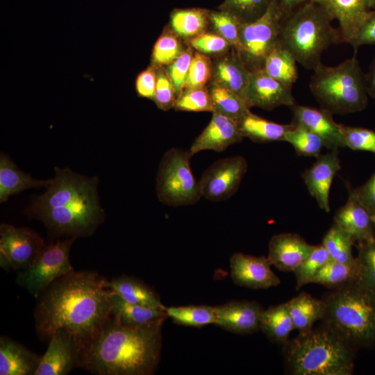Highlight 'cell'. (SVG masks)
Returning a JSON list of instances; mask_svg holds the SVG:
<instances>
[{
	"instance_id": "cell-1",
	"label": "cell",
	"mask_w": 375,
	"mask_h": 375,
	"mask_svg": "<svg viewBox=\"0 0 375 375\" xmlns=\"http://www.w3.org/2000/svg\"><path fill=\"white\" fill-rule=\"evenodd\" d=\"M106 279L96 272L73 271L51 283L37 298L35 328L44 338L62 329L80 353L112 317Z\"/></svg>"
},
{
	"instance_id": "cell-2",
	"label": "cell",
	"mask_w": 375,
	"mask_h": 375,
	"mask_svg": "<svg viewBox=\"0 0 375 375\" xmlns=\"http://www.w3.org/2000/svg\"><path fill=\"white\" fill-rule=\"evenodd\" d=\"M166 318L128 326L111 319L81 351L78 367L98 375H150L157 368Z\"/></svg>"
},
{
	"instance_id": "cell-3",
	"label": "cell",
	"mask_w": 375,
	"mask_h": 375,
	"mask_svg": "<svg viewBox=\"0 0 375 375\" xmlns=\"http://www.w3.org/2000/svg\"><path fill=\"white\" fill-rule=\"evenodd\" d=\"M97 185V177L56 167L46 191L32 199L25 212L41 221L52 235L75 238L90 235L104 219Z\"/></svg>"
},
{
	"instance_id": "cell-4",
	"label": "cell",
	"mask_w": 375,
	"mask_h": 375,
	"mask_svg": "<svg viewBox=\"0 0 375 375\" xmlns=\"http://www.w3.org/2000/svg\"><path fill=\"white\" fill-rule=\"evenodd\" d=\"M318 3L310 1L285 16L280 31L279 44L307 69L322 63L323 53L331 45L342 42L340 31Z\"/></svg>"
},
{
	"instance_id": "cell-5",
	"label": "cell",
	"mask_w": 375,
	"mask_h": 375,
	"mask_svg": "<svg viewBox=\"0 0 375 375\" xmlns=\"http://www.w3.org/2000/svg\"><path fill=\"white\" fill-rule=\"evenodd\" d=\"M286 360L296 375H350L351 344L328 327L299 333L286 343Z\"/></svg>"
},
{
	"instance_id": "cell-6",
	"label": "cell",
	"mask_w": 375,
	"mask_h": 375,
	"mask_svg": "<svg viewBox=\"0 0 375 375\" xmlns=\"http://www.w3.org/2000/svg\"><path fill=\"white\" fill-rule=\"evenodd\" d=\"M324 301L326 327L351 345L375 344L374 293L353 282L337 288Z\"/></svg>"
},
{
	"instance_id": "cell-7",
	"label": "cell",
	"mask_w": 375,
	"mask_h": 375,
	"mask_svg": "<svg viewBox=\"0 0 375 375\" xmlns=\"http://www.w3.org/2000/svg\"><path fill=\"white\" fill-rule=\"evenodd\" d=\"M309 87L321 108L333 115L360 112L367 106L365 74L355 56L333 67L321 63Z\"/></svg>"
},
{
	"instance_id": "cell-8",
	"label": "cell",
	"mask_w": 375,
	"mask_h": 375,
	"mask_svg": "<svg viewBox=\"0 0 375 375\" xmlns=\"http://www.w3.org/2000/svg\"><path fill=\"white\" fill-rule=\"evenodd\" d=\"M188 150L168 149L163 155L158 169L156 190L159 201L170 206L193 205L202 197L199 181L190 166Z\"/></svg>"
},
{
	"instance_id": "cell-9",
	"label": "cell",
	"mask_w": 375,
	"mask_h": 375,
	"mask_svg": "<svg viewBox=\"0 0 375 375\" xmlns=\"http://www.w3.org/2000/svg\"><path fill=\"white\" fill-rule=\"evenodd\" d=\"M285 16L276 0H272L266 12L259 19L240 24L238 52L250 72L264 69L266 59L279 43Z\"/></svg>"
},
{
	"instance_id": "cell-10",
	"label": "cell",
	"mask_w": 375,
	"mask_h": 375,
	"mask_svg": "<svg viewBox=\"0 0 375 375\" xmlns=\"http://www.w3.org/2000/svg\"><path fill=\"white\" fill-rule=\"evenodd\" d=\"M76 239L45 245L33 264L18 274L16 282L37 299L57 278L74 271L69 256Z\"/></svg>"
},
{
	"instance_id": "cell-11",
	"label": "cell",
	"mask_w": 375,
	"mask_h": 375,
	"mask_svg": "<svg viewBox=\"0 0 375 375\" xmlns=\"http://www.w3.org/2000/svg\"><path fill=\"white\" fill-rule=\"evenodd\" d=\"M44 246L43 239L31 229L8 224L0 226V265L6 271L27 269Z\"/></svg>"
},
{
	"instance_id": "cell-12",
	"label": "cell",
	"mask_w": 375,
	"mask_h": 375,
	"mask_svg": "<svg viewBox=\"0 0 375 375\" xmlns=\"http://www.w3.org/2000/svg\"><path fill=\"white\" fill-rule=\"evenodd\" d=\"M247 167L246 159L241 156L217 160L199 180L201 197L212 201L228 199L238 190Z\"/></svg>"
},
{
	"instance_id": "cell-13",
	"label": "cell",
	"mask_w": 375,
	"mask_h": 375,
	"mask_svg": "<svg viewBox=\"0 0 375 375\" xmlns=\"http://www.w3.org/2000/svg\"><path fill=\"white\" fill-rule=\"evenodd\" d=\"M244 100L247 106L271 110L294 102L292 88L272 77L264 69L251 72Z\"/></svg>"
},
{
	"instance_id": "cell-14",
	"label": "cell",
	"mask_w": 375,
	"mask_h": 375,
	"mask_svg": "<svg viewBox=\"0 0 375 375\" xmlns=\"http://www.w3.org/2000/svg\"><path fill=\"white\" fill-rule=\"evenodd\" d=\"M271 265L267 257L235 253L230 258L231 276L235 284L251 289L275 287L281 281Z\"/></svg>"
},
{
	"instance_id": "cell-15",
	"label": "cell",
	"mask_w": 375,
	"mask_h": 375,
	"mask_svg": "<svg viewBox=\"0 0 375 375\" xmlns=\"http://www.w3.org/2000/svg\"><path fill=\"white\" fill-rule=\"evenodd\" d=\"M80 350L73 338L59 329L49 338L48 348L40 358L35 375H65L78 367Z\"/></svg>"
},
{
	"instance_id": "cell-16",
	"label": "cell",
	"mask_w": 375,
	"mask_h": 375,
	"mask_svg": "<svg viewBox=\"0 0 375 375\" xmlns=\"http://www.w3.org/2000/svg\"><path fill=\"white\" fill-rule=\"evenodd\" d=\"M208 124L196 138L190 149V156L206 150L225 151L232 144L240 142L244 137L238 120L217 112H212Z\"/></svg>"
},
{
	"instance_id": "cell-17",
	"label": "cell",
	"mask_w": 375,
	"mask_h": 375,
	"mask_svg": "<svg viewBox=\"0 0 375 375\" xmlns=\"http://www.w3.org/2000/svg\"><path fill=\"white\" fill-rule=\"evenodd\" d=\"M293 119L292 123L307 128L318 135L324 147L331 149L346 147L341 124L336 123L329 111L294 103L290 107Z\"/></svg>"
},
{
	"instance_id": "cell-18",
	"label": "cell",
	"mask_w": 375,
	"mask_h": 375,
	"mask_svg": "<svg viewBox=\"0 0 375 375\" xmlns=\"http://www.w3.org/2000/svg\"><path fill=\"white\" fill-rule=\"evenodd\" d=\"M340 168L338 151L333 149L318 156L317 160L303 174L310 194L315 199L319 207L326 212L330 211V189Z\"/></svg>"
},
{
	"instance_id": "cell-19",
	"label": "cell",
	"mask_w": 375,
	"mask_h": 375,
	"mask_svg": "<svg viewBox=\"0 0 375 375\" xmlns=\"http://www.w3.org/2000/svg\"><path fill=\"white\" fill-rule=\"evenodd\" d=\"M321 6L340 25L343 42L351 44L371 10L370 0H311Z\"/></svg>"
},
{
	"instance_id": "cell-20",
	"label": "cell",
	"mask_w": 375,
	"mask_h": 375,
	"mask_svg": "<svg viewBox=\"0 0 375 375\" xmlns=\"http://www.w3.org/2000/svg\"><path fill=\"white\" fill-rule=\"evenodd\" d=\"M215 324L237 334H249L260 329L262 307L255 301H233L214 307Z\"/></svg>"
},
{
	"instance_id": "cell-21",
	"label": "cell",
	"mask_w": 375,
	"mask_h": 375,
	"mask_svg": "<svg viewBox=\"0 0 375 375\" xmlns=\"http://www.w3.org/2000/svg\"><path fill=\"white\" fill-rule=\"evenodd\" d=\"M314 245L297 233L274 235L269 243L268 259L283 272H294L310 254Z\"/></svg>"
},
{
	"instance_id": "cell-22",
	"label": "cell",
	"mask_w": 375,
	"mask_h": 375,
	"mask_svg": "<svg viewBox=\"0 0 375 375\" xmlns=\"http://www.w3.org/2000/svg\"><path fill=\"white\" fill-rule=\"evenodd\" d=\"M333 220L354 245L375 239L372 215L349 192L347 201L337 210Z\"/></svg>"
},
{
	"instance_id": "cell-23",
	"label": "cell",
	"mask_w": 375,
	"mask_h": 375,
	"mask_svg": "<svg viewBox=\"0 0 375 375\" xmlns=\"http://www.w3.org/2000/svg\"><path fill=\"white\" fill-rule=\"evenodd\" d=\"M250 73L238 51L232 47L212 62L211 81L228 88L244 99Z\"/></svg>"
},
{
	"instance_id": "cell-24",
	"label": "cell",
	"mask_w": 375,
	"mask_h": 375,
	"mask_svg": "<svg viewBox=\"0 0 375 375\" xmlns=\"http://www.w3.org/2000/svg\"><path fill=\"white\" fill-rule=\"evenodd\" d=\"M41 358L6 336L0 338V375H35Z\"/></svg>"
},
{
	"instance_id": "cell-25",
	"label": "cell",
	"mask_w": 375,
	"mask_h": 375,
	"mask_svg": "<svg viewBox=\"0 0 375 375\" xmlns=\"http://www.w3.org/2000/svg\"><path fill=\"white\" fill-rule=\"evenodd\" d=\"M50 179L33 178L19 169L15 162L3 153L0 155V202L8 201L12 195L31 188L47 187Z\"/></svg>"
},
{
	"instance_id": "cell-26",
	"label": "cell",
	"mask_w": 375,
	"mask_h": 375,
	"mask_svg": "<svg viewBox=\"0 0 375 375\" xmlns=\"http://www.w3.org/2000/svg\"><path fill=\"white\" fill-rule=\"evenodd\" d=\"M106 288L125 301L140 306L165 310L158 296L150 288L133 277L122 276L106 281Z\"/></svg>"
},
{
	"instance_id": "cell-27",
	"label": "cell",
	"mask_w": 375,
	"mask_h": 375,
	"mask_svg": "<svg viewBox=\"0 0 375 375\" xmlns=\"http://www.w3.org/2000/svg\"><path fill=\"white\" fill-rule=\"evenodd\" d=\"M110 299L112 317L124 326H138L168 317L165 310L129 303L112 291Z\"/></svg>"
},
{
	"instance_id": "cell-28",
	"label": "cell",
	"mask_w": 375,
	"mask_h": 375,
	"mask_svg": "<svg viewBox=\"0 0 375 375\" xmlns=\"http://www.w3.org/2000/svg\"><path fill=\"white\" fill-rule=\"evenodd\" d=\"M241 133L255 142L284 141L290 124H281L262 118L249 111L238 120Z\"/></svg>"
},
{
	"instance_id": "cell-29",
	"label": "cell",
	"mask_w": 375,
	"mask_h": 375,
	"mask_svg": "<svg viewBox=\"0 0 375 375\" xmlns=\"http://www.w3.org/2000/svg\"><path fill=\"white\" fill-rule=\"evenodd\" d=\"M286 303L295 329L299 333L312 329L314 323L322 319L325 314L324 300L315 299L306 292L300 293Z\"/></svg>"
},
{
	"instance_id": "cell-30",
	"label": "cell",
	"mask_w": 375,
	"mask_h": 375,
	"mask_svg": "<svg viewBox=\"0 0 375 375\" xmlns=\"http://www.w3.org/2000/svg\"><path fill=\"white\" fill-rule=\"evenodd\" d=\"M209 10L201 8L175 9L170 15V28L187 40L206 32L209 26Z\"/></svg>"
},
{
	"instance_id": "cell-31",
	"label": "cell",
	"mask_w": 375,
	"mask_h": 375,
	"mask_svg": "<svg viewBox=\"0 0 375 375\" xmlns=\"http://www.w3.org/2000/svg\"><path fill=\"white\" fill-rule=\"evenodd\" d=\"M260 329L272 340L285 344L290 333L295 329L287 303L263 310Z\"/></svg>"
},
{
	"instance_id": "cell-32",
	"label": "cell",
	"mask_w": 375,
	"mask_h": 375,
	"mask_svg": "<svg viewBox=\"0 0 375 375\" xmlns=\"http://www.w3.org/2000/svg\"><path fill=\"white\" fill-rule=\"evenodd\" d=\"M214 111L238 120L250 111L244 100L228 88L210 81L208 86Z\"/></svg>"
},
{
	"instance_id": "cell-33",
	"label": "cell",
	"mask_w": 375,
	"mask_h": 375,
	"mask_svg": "<svg viewBox=\"0 0 375 375\" xmlns=\"http://www.w3.org/2000/svg\"><path fill=\"white\" fill-rule=\"evenodd\" d=\"M264 69L272 77L290 88L298 78L296 60L279 44L266 59Z\"/></svg>"
},
{
	"instance_id": "cell-34",
	"label": "cell",
	"mask_w": 375,
	"mask_h": 375,
	"mask_svg": "<svg viewBox=\"0 0 375 375\" xmlns=\"http://www.w3.org/2000/svg\"><path fill=\"white\" fill-rule=\"evenodd\" d=\"M357 268L353 263H344L331 259L317 272L310 283L337 288L356 281Z\"/></svg>"
},
{
	"instance_id": "cell-35",
	"label": "cell",
	"mask_w": 375,
	"mask_h": 375,
	"mask_svg": "<svg viewBox=\"0 0 375 375\" xmlns=\"http://www.w3.org/2000/svg\"><path fill=\"white\" fill-rule=\"evenodd\" d=\"M284 142L290 143L299 156L317 157L324 144L315 133L298 124L291 123L287 131Z\"/></svg>"
},
{
	"instance_id": "cell-36",
	"label": "cell",
	"mask_w": 375,
	"mask_h": 375,
	"mask_svg": "<svg viewBox=\"0 0 375 375\" xmlns=\"http://www.w3.org/2000/svg\"><path fill=\"white\" fill-rule=\"evenodd\" d=\"M165 311L175 323L181 325L201 327L215 322L214 307L209 306H172Z\"/></svg>"
},
{
	"instance_id": "cell-37",
	"label": "cell",
	"mask_w": 375,
	"mask_h": 375,
	"mask_svg": "<svg viewBox=\"0 0 375 375\" xmlns=\"http://www.w3.org/2000/svg\"><path fill=\"white\" fill-rule=\"evenodd\" d=\"M356 283L375 294V239L356 244Z\"/></svg>"
},
{
	"instance_id": "cell-38",
	"label": "cell",
	"mask_w": 375,
	"mask_h": 375,
	"mask_svg": "<svg viewBox=\"0 0 375 375\" xmlns=\"http://www.w3.org/2000/svg\"><path fill=\"white\" fill-rule=\"evenodd\" d=\"M322 244L329 253L332 259L344 263L355 262L356 257L352 253V247L354 243L336 224L333 223L326 232Z\"/></svg>"
},
{
	"instance_id": "cell-39",
	"label": "cell",
	"mask_w": 375,
	"mask_h": 375,
	"mask_svg": "<svg viewBox=\"0 0 375 375\" xmlns=\"http://www.w3.org/2000/svg\"><path fill=\"white\" fill-rule=\"evenodd\" d=\"M183 46L173 31L164 32L156 42L151 54V65L167 67L183 52Z\"/></svg>"
},
{
	"instance_id": "cell-40",
	"label": "cell",
	"mask_w": 375,
	"mask_h": 375,
	"mask_svg": "<svg viewBox=\"0 0 375 375\" xmlns=\"http://www.w3.org/2000/svg\"><path fill=\"white\" fill-rule=\"evenodd\" d=\"M272 0H224L218 9L228 11L240 24L249 23L262 17Z\"/></svg>"
},
{
	"instance_id": "cell-41",
	"label": "cell",
	"mask_w": 375,
	"mask_h": 375,
	"mask_svg": "<svg viewBox=\"0 0 375 375\" xmlns=\"http://www.w3.org/2000/svg\"><path fill=\"white\" fill-rule=\"evenodd\" d=\"M209 25L214 33L224 38L232 47L238 51L240 48L239 28L240 23L228 11L217 9L209 10Z\"/></svg>"
},
{
	"instance_id": "cell-42",
	"label": "cell",
	"mask_w": 375,
	"mask_h": 375,
	"mask_svg": "<svg viewBox=\"0 0 375 375\" xmlns=\"http://www.w3.org/2000/svg\"><path fill=\"white\" fill-rule=\"evenodd\" d=\"M331 259L322 244L315 246L308 257L293 272L297 280V290L310 283L317 272Z\"/></svg>"
},
{
	"instance_id": "cell-43",
	"label": "cell",
	"mask_w": 375,
	"mask_h": 375,
	"mask_svg": "<svg viewBox=\"0 0 375 375\" xmlns=\"http://www.w3.org/2000/svg\"><path fill=\"white\" fill-rule=\"evenodd\" d=\"M174 109L180 111L212 112L214 108L208 88L184 90L178 97Z\"/></svg>"
},
{
	"instance_id": "cell-44",
	"label": "cell",
	"mask_w": 375,
	"mask_h": 375,
	"mask_svg": "<svg viewBox=\"0 0 375 375\" xmlns=\"http://www.w3.org/2000/svg\"><path fill=\"white\" fill-rule=\"evenodd\" d=\"M212 74V62L210 57L197 51L194 53L184 90L206 87L211 81Z\"/></svg>"
},
{
	"instance_id": "cell-45",
	"label": "cell",
	"mask_w": 375,
	"mask_h": 375,
	"mask_svg": "<svg viewBox=\"0 0 375 375\" xmlns=\"http://www.w3.org/2000/svg\"><path fill=\"white\" fill-rule=\"evenodd\" d=\"M188 42L197 52L215 58L224 55L232 48L228 42L215 33H202L188 40Z\"/></svg>"
},
{
	"instance_id": "cell-46",
	"label": "cell",
	"mask_w": 375,
	"mask_h": 375,
	"mask_svg": "<svg viewBox=\"0 0 375 375\" xmlns=\"http://www.w3.org/2000/svg\"><path fill=\"white\" fill-rule=\"evenodd\" d=\"M346 147L354 151L375 153V131L371 129L341 124Z\"/></svg>"
},
{
	"instance_id": "cell-47",
	"label": "cell",
	"mask_w": 375,
	"mask_h": 375,
	"mask_svg": "<svg viewBox=\"0 0 375 375\" xmlns=\"http://www.w3.org/2000/svg\"><path fill=\"white\" fill-rule=\"evenodd\" d=\"M157 83L153 101L158 108L169 110L174 108L178 95L166 68L156 67Z\"/></svg>"
},
{
	"instance_id": "cell-48",
	"label": "cell",
	"mask_w": 375,
	"mask_h": 375,
	"mask_svg": "<svg viewBox=\"0 0 375 375\" xmlns=\"http://www.w3.org/2000/svg\"><path fill=\"white\" fill-rule=\"evenodd\" d=\"M194 55L190 46L171 65L166 67L178 97L183 92L185 83Z\"/></svg>"
},
{
	"instance_id": "cell-49",
	"label": "cell",
	"mask_w": 375,
	"mask_h": 375,
	"mask_svg": "<svg viewBox=\"0 0 375 375\" xmlns=\"http://www.w3.org/2000/svg\"><path fill=\"white\" fill-rule=\"evenodd\" d=\"M157 83L156 68L150 65L141 72L135 80V90L139 97L153 99Z\"/></svg>"
},
{
	"instance_id": "cell-50",
	"label": "cell",
	"mask_w": 375,
	"mask_h": 375,
	"mask_svg": "<svg viewBox=\"0 0 375 375\" xmlns=\"http://www.w3.org/2000/svg\"><path fill=\"white\" fill-rule=\"evenodd\" d=\"M371 215H375V172L361 186L349 192Z\"/></svg>"
},
{
	"instance_id": "cell-51",
	"label": "cell",
	"mask_w": 375,
	"mask_h": 375,
	"mask_svg": "<svg viewBox=\"0 0 375 375\" xmlns=\"http://www.w3.org/2000/svg\"><path fill=\"white\" fill-rule=\"evenodd\" d=\"M368 44L375 45V10H371L351 45L356 51L360 47Z\"/></svg>"
},
{
	"instance_id": "cell-52",
	"label": "cell",
	"mask_w": 375,
	"mask_h": 375,
	"mask_svg": "<svg viewBox=\"0 0 375 375\" xmlns=\"http://www.w3.org/2000/svg\"><path fill=\"white\" fill-rule=\"evenodd\" d=\"M311 0H276L285 15L294 11Z\"/></svg>"
},
{
	"instance_id": "cell-53",
	"label": "cell",
	"mask_w": 375,
	"mask_h": 375,
	"mask_svg": "<svg viewBox=\"0 0 375 375\" xmlns=\"http://www.w3.org/2000/svg\"><path fill=\"white\" fill-rule=\"evenodd\" d=\"M365 79L368 95L375 99V57L365 74Z\"/></svg>"
},
{
	"instance_id": "cell-54",
	"label": "cell",
	"mask_w": 375,
	"mask_h": 375,
	"mask_svg": "<svg viewBox=\"0 0 375 375\" xmlns=\"http://www.w3.org/2000/svg\"><path fill=\"white\" fill-rule=\"evenodd\" d=\"M370 6L372 10H375V0H370Z\"/></svg>"
},
{
	"instance_id": "cell-55",
	"label": "cell",
	"mask_w": 375,
	"mask_h": 375,
	"mask_svg": "<svg viewBox=\"0 0 375 375\" xmlns=\"http://www.w3.org/2000/svg\"><path fill=\"white\" fill-rule=\"evenodd\" d=\"M372 222H373V225H374V231H375V215H372Z\"/></svg>"
}]
</instances>
